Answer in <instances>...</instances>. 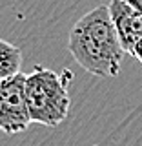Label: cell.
Returning <instances> with one entry per match:
<instances>
[{"mask_svg": "<svg viewBox=\"0 0 142 146\" xmlns=\"http://www.w3.org/2000/svg\"><path fill=\"white\" fill-rule=\"evenodd\" d=\"M69 80H73V75L67 70L57 73L42 66H35L26 75V99L31 122L57 128L66 121L71 108Z\"/></svg>", "mask_w": 142, "mask_h": 146, "instance_id": "2", "label": "cell"}, {"mask_svg": "<svg viewBox=\"0 0 142 146\" xmlns=\"http://www.w3.org/2000/svg\"><path fill=\"white\" fill-rule=\"evenodd\" d=\"M124 2H126L131 9H133V11H137V13L142 17V0H124Z\"/></svg>", "mask_w": 142, "mask_h": 146, "instance_id": "6", "label": "cell"}, {"mask_svg": "<svg viewBox=\"0 0 142 146\" xmlns=\"http://www.w3.org/2000/svg\"><path fill=\"white\" fill-rule=\"evenodd\" d=\"M22 49L0 38V80L22 73Z\"/></svg>", "mask_w": 142, "mask_h": 146, "instance_id": "5", "label": "cell"}, {"mask_svg": "<svg viewBox=\"0 0 142 146\" xmlns=\"http://www.w3.org/2000/svg\"><path fill=\"white\" fill-rule=\"evenodd\" d=\"M131 55H133L137 60H139V62L142 64V40H140V42L135 46V49H133V53H131Z\"/></svg>", "mask_w": 142, "mask_h": 146, "instance_id": "7", "label": "cell"}, {"mask_svg": "<svg viewBox=\"0 0 142 146\" xmlns=\"http://www.w3.org/2000/svg\"><path fill=\"white\" fill-rule=\"evenodd\" d=\"M67 49L82 70L95 77H118L124 48L118 40L108 6H97L82 15L69 29Z\"/></svg>", "mask_w": 142, "mask_h": 146, "instance_id": "1", "label": "cell"}, {"mask_svg": "<svg viewBox=\"0 0 142 146\" xmlns=\"http://www.w3.org/2000/svg\"><path fill=\"white\" fill-rule=\"evenodd\" d=\"M31 115L26 99V75L18 73L0 80V131L15 135L27 130Z\"/></svg>", "mask_w": 142, "mask_h": 146, "instance_id": "3", "label": "cell"}, {"mask_svg": "<svg viewBox=\"0 0 142 146\" xmlns=\"http://www.w3.org/2000/svg\"><path fill=\"white\" fill-rule=\"evenodd\" d=\"M113 26L126 53H133L135 46L142 40V17L133 11L124 0H109Z\"/></svg>", "mask_w": 142, "mask_h": 146, "instance_id": "4", "label": "cell"}]
</instances>
